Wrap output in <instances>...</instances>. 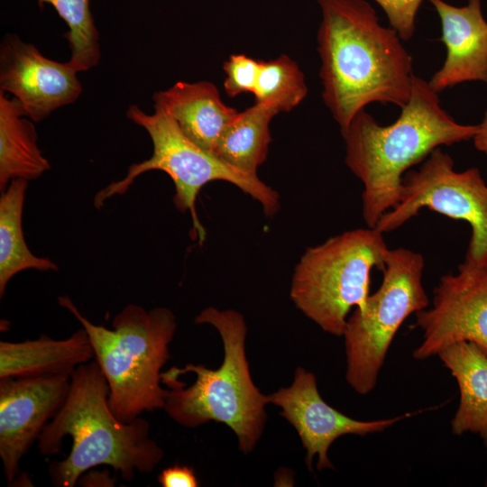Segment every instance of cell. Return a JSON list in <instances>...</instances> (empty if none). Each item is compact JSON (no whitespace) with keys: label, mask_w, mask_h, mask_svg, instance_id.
I'll use <instances>...</instances> for the list:
<instances>
[{"label":"cell","mask_w":487,"mask_h":487,"mask_svg":"<svg viewBox=\"0 0 487 487\" xmlns=\"http://www.w3.org/2000/svg\"><path fill=\"white\" fill-rule=\"evenodd\" d=\"M42 9L51 5L69 30L64 33L70 49L69 63L78 71L96 67L101 58L99 33L90 9V0H37Z\"/></svg>","instance_id":"21"},{"label":"cell","mask_w":487,"mask_h":487,"mask_svg":"<svg viewBox=\"0 0 487 487\" xmlns=\"http://www.w3.org/2000/svg\"><path fill=\"white\" fill-rule=\"evenodd\" d=\"M195 323L217 330L224 346L223 363L217 369L188 363L161 372V383L169 388L163 409L186 427L209 421L225 424L235 434L239 450L248 455L263 433L269 401L251 376L244 317L236 310L209 307L196 317Z\"/></svg>","instance_id":"4"},{"label":"cell","mask_w":487,"mask_h":487,"mask_svg":"<svg viewBox=\"0 0 487 487\" xmlns=\"http://www.w3.org/2000/svg\"><path fill=\"white\" fill-rule=\"evenodd\" d=\"M224 88L230 97L254 93L260 72V60L244 54H233L224 63Z\"/></svg>","instance_id":"23"},{"label":"cell","mask_w":487,"mask_h":487,"mask_svg":"<svg viewBox=\"0 0 487 487\" xmlns=\"http://www.w3.org/2000/svg\"><path fill=\"white\" fill-rule=\"evenodd\" d=\"M437 13L442 28L440 41L446 56L443 66L428 80L436 92L468 81L487 84V22L481 0L455 6L445 0H428Z\"/></svg>","instance_id":"14"},{"label":"cell","mask_w":487,"mask_h":487,"mask_svg":"<svg viewBox=\"0 0 487 487\" xmlns=\"http://www.w3.org/2000/svg\"><path fill=\"white\" fill-rule=\"evenodd\" d=\"M107 381L95 359L80 364L70 377L68 397L38 438L41 455L59 454L69 436V455L49 465L55 486L73 487L87 470L108 465L124 481L149 473L162 460V448L151 437L150 424L141 416L129 423L112 412Z\"/></svg>","instance_id":"3"},{"label":"cell","mask_w":487,"mask_h":487,"mask_svg":"<svg viewBox=\"0 0 487 487\" xmlns=\"http://www.w3.org/2000/svg\"><path fill=\"white\" fill-rule=\"evenodd\" d=\"M158 482L162 487H197L199 485L193 468L178 464L162 470L158 475Z\"/></svg>","instance_id":"25"},{"label":"cell","mask_w":487,"mask_h":487,"mask_svg":"<svg viewBox=\"0 0 487 487\" xmlns=\"http://www.w3.org/2000/svg\"><path fill=\"white\" fill-rule=\"evenodd\" d=\"M308 94L305 77L298 64L283 54L275 60H260V72L253 93L256 103L289 112Z\"/></svg>","instance_id":"22"},{"label":"cell","mask_w":487,"mask_h":487,"mask_svg":"<svg viewBox=\"0 0 487 487\" xmlns=\"http://www.w3.org/2000/svg\"><path fill=\"white\" fill-rule=\"evenodd\" d=\"M58 301L86 330L94 359L107 381L108 402L116 418L129 423L143 411L163 409L167 390L161 385V369L170 357L169 345L177 329L173 312L129 304L109 329L85 317L69 297L60 296Z\"/></svg>","instance_id":"5"},{"label":"cell","mask_w":487,"mask_h":487,"mask_svg":"<svg viewBox=\"0 0 487 487\" xmlns=\"http://www.w3.org/2000/svg\"><path fill=\"white\" fill-rule=\"evenodd\" d=\"M389 248L383 233L357 228L309 247L295 266L290 299L323 331L342 336L353 307L368 298L373 268L382 271Z\"/></svg>","instance_id":"6"},{"label":"cell","mask_w":487,"mask_h":487,"mask_svg":"<svg viewBox=\"0 0 487 487\" xmlns=\"http://www.w3.org/2000/svg\"><path fill=\"white\" fill-rule=\"evenodd\" d=\"M424 266L419 253L407 248L389 249L381 286L348 317L342 335L345 379L357 393L366 395L375 388L400 326L411 314L429 306L422 284Z\"/></svg>","instance_id":"8"},{"label":"cell","mask_w":487,"mask_h":487,"mask_svg":"<svg viewBox=\"0 0 487 487\" xmlns=\"http://www.w3.org/2000/svg\"><path fill=\"white\" fill-rule=\"evenodd\" d=\"M126 116L148 133L153 152L148 160L132 164L124 179L98 191L94 198L96 208H100L108 198L125 193L141 174L161 170L174 183L176 208L191 214L193 229L200 242L205 240L206 231L197 215L196 200L201 188L210 181L224 180L235 185L257 200L267 216H274L279 210L278 192L262 182L257 174L232 167L212 152L198 147L165 113L154 111L153 114H146L138 106L131 105L126 110Z\"/></svg>","instance_id":"7"},{"label":"cell","mask_w":487,"mask_h":487,"mask_svg":"<svg viewBox=\"0 0 487 487\" xmlns=\"http://www.w3.org/2000/svg\"><path fill=\"white\" fill-rule=\"evenodd\" d=\"M154 111L165 113L196 145L212 152L239 112L226 106L209 81H178L152 96Z\"/></svg>","instance_id":"15"},{"label":"cell","mask_w":487,"mask_h":487,"mask_svg":"<svg viewBox=\"0 0 487 487\" xmlns=\"http://www.w3.org/2000/svg\"><path fill=\"white\" fill-rule=\"evenodd\" d=\"M269 403L280 408L283 417L297 431L306 449L305 462L312 471V461L317 455V469L334 468L327 452L331 445L345 435L365 436L382 432L398 421L417 412L390 418L358 420L331 407L321 397L316 376L298 367L292 383L267 395Z\"/></svg>","instance_id":"11"},{"label":"cell","mask_w":487,"mask_h":487,"mask_svg":"<svg viewBox=\"0 0 487 487\" xmlns=\"http://www.w3.org/2000/svg\"><path fill=\"white\" fill-rule=\"evenodd\" d=\"M14 97L0 91V189L13 179L40 178L51 169L37 143V132Z\"/></svg>","instance_id":"18"},{"label":"cell","mask_w":487,"mask_h":487,"mask_svg":"<svg viewBox=\"0 0 487 487\" xmlns=\"http://www.w3.org/2000/svg\"><path fill=\"white\" fill-rule=\"evenodd\" d=\"M69 376L0 380V457L7 483L19 475L20 461L63 406Z\"/></svg>","instance_id":"13"},{"label":"cell","mask_w":487,"mask_h":487,"mask_svg":"<svg viewBox=\"0 0 487 487\" xmlns=\"http://www.w3.org/2000/svg\"><path fill=\"white\" fill-rule=\"evenodd\" d=\"M422 208L468 223L472 235L464 262L487 268V185L477 168L456 171L451 156L436 148L417 170L404 174L398 203L375 228L394 231Z\"/></svg>","instance_id":"9"},{"label":"cell","mask_w":487,"mask_h":487,"mask_svg":"<svg viewBox=\"0 0 487 487\" xmlns=\"http://www.w3.org/2000/svg\"><path fill=\"white\" fill-rule=\"evenodd\" d=\"M473 140L475 148L487 155V110L482 123L477 124V132Z\"/></svg>","instance_id":"26"},{"label":"cell","mask_w":487,"mask_h":487,"mask_svg":"<svg viewBox=\"0 0 487 487\" xmlns=\"http://www.w3.org/2000/svg\"><path fill=\"white\" fill-rule=\"evenodd\" d=\"M439 94L414 74L408 102L396 121L381 125L365 110L342 131L345 164L363 182V217L375 228L397 203L404 174L434 150L473 139L477 125L457 123L441 106Z\"/></svg>","instance_id":"2"},{"label":"cell","mask_w":487,"mask_h":487,"mask_svg":"<svg viewBox=\"0 0 487 487\" xmlns=\"http://www.w3.org/2000/svg\"><path fill=\"white\" fill-rule=\"evenodd\" d=\"M28 181L13 179L0 197V296L10 280L29 269L58 271L55 262L34 255L27 246L23 230V210Z\"/></svg>","instance_id":"19"},{"label":"cell","mask_w":487,"mask_h":487,"mask_svg":"<svg viewBox=\"0 0 487 487\" xmlns=\"http://www.w3.org/2000/svg\"><path fill=\"white\" fill-rule=\"evenodd\" d=\"M485 485L487 486V479H486V482H485Z\"/></svg>","instance_id":"27"},{"label":"cell","mask_w":487,"mask_h":487,"mask_svg":"<svg viewBox=\"0 0 487 487\" xmlns=\"http://www.w3.org/2000/svg\"><path fill=\"white\" fill-rule=\"evenodd\" d=\"M415 315L423 335L414 359L438 355L459 342L473 343L487 354V268L459 264L456 273L441 277L431 308Z\"/></svg>","instance_id":"10"},{"label":"cell","mask_w":487,"mask_h":487,"mask_svg":"<svg viewBox=\"0 0 487 487\" xmlns=\"http://www.w3.org/2000/svg\"><path fill=\"white\" fill-rule=\"evenodd\" d=\"M95 358L92 344L82 327L69 337L41 336L23 342H0V380L40 376H69Z\"/></svg>","instance_id":"16"},{"label":"cell","mask_w":487,"mask_h":487,"mask_svg":"<svg viewBox=\"0 0 487 487\" xmlns=\"http://www.w3.org/2000/svg\"><path fill=\"white\" fill-rule=\"evenodd\" d=\"M385 13L390 27L402 41H409L415 32L418 11L423 0H373Z\"/></svg>","instance_id":"24"},{"label":"cell","mask_w":487,"mask_h":487,"mask_svg":"<svg viewBox=\"0 0 487 487\" xmlns=\"http://www.w3.org/2000/svg\"><path fill=\"white\" fill-rule=\"evenodd\" d=\"M317 1L322 98L341 132L372 103L402 107L414 72L398 32L365 0Z\"/></svg>","instance_id":"1"},{"label":"cell","mask_w":487,"mask_h":487,"mask_svg":"<svg viewBox=\"0 0 487 487\" xmlns=\"http://www.w3.org/2000/svg\"><path fill=\"white\" fill-rule=\"evenodd\" d=\"M78 73L69 61L43 56L17 34L7 33L2 39L0 91L16 98L34 123L78 99L83 89Z\"/></svg>","instance_id":"12"},{"label":"cell","mask_w":487,"mask_h":487,"mask_svg":"<svg viewBox=\"0 0 487 487\" xmlns=\"http://www.w3.org/2000/svg\"><path fill=\"white\" fill-rule=\"evenodd\" d=\"M456 380L458 409L451 421L452 432L478 435L487 445V354L475 344L459 342L437 355Z\"/></svg>","instance_id":"17"},{"label":"cell","mask_w":487,"mask_h":487,"mask_svg":"<svg viewBox=\"0 0 487 487\" xmlns=\"http://www.w3.org/2000/svg\"><path fill=\"white\" fill-rule=\"evenodd\" d=\"M278 113L274 107L256 102L239 112L221 134L212 153L232 167L257 174L271 142L270 123Z\"/></svg>","instance_id":"20"}]
</instances>
